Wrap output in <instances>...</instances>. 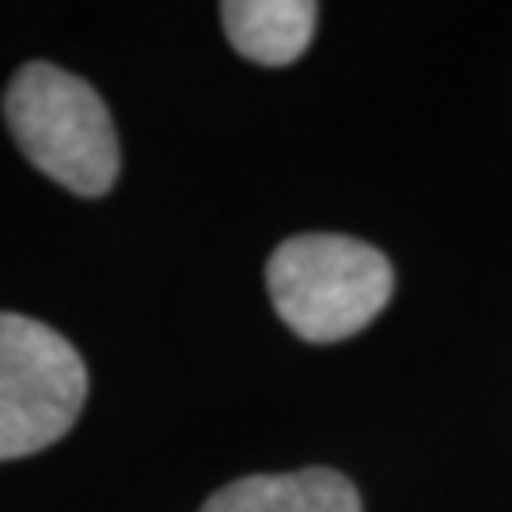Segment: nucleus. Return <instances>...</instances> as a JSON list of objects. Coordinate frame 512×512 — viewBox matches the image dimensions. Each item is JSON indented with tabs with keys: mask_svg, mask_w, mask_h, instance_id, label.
I'll use <instances>...</instances> for the list:
<instances>
[{
	"mask_svg": "<svg viewBox=\"0 0 512 512\" xmlns=\"http://www.w3.org/2000/svg\"><path fill=\"white\" fill-rule=\"evenodd\" d=\"M266 285L285 327L311 346H330L353 338L387 308L395 274L384 251L365 239L308 232L277 247Z\"/></svg>",
	"mask_w": 512,
	"mask_h": 512,
	"instance_id": "2",
	"label": "nucleus"
},
{
	"mask_svg": "<svg viewBox=\"0 0 512 512\" xmlns=\"http://www.w3.org/2000/svg\"><path fill=\"white\" fill-rule=\"evenodd\" d=\"M88 368L57 330L0 311V459L50 448L76 425Z\"/></svg>",
	"mask_w": 512,
	"mask_h": 512,
	"instance_id": "3",
	"label": "nucleus"
},
{
	"mask_svg": "<svg viewBox=\"0 0 512 512\" xmlns=\"http://www.w3.org/2000/svg\"><path fill=\"white\" fill-rule=\"evenodd\" d=\"M202 512H361V494L346 475L308 467L289 475H251L224 486Z\"/></svg>",
	"mask_w": 512,
	"mask_h": 512,
	"instance_id": "4",
	"label": "nucleus"
},
{
	"mask_svg": "<svg viewBox=\"0 0 512 512\" xmlns=\"http://www.w3.org/2000/svg\"><path fill=\"white\" fill-rule=\"evenodd\" d=\"M228 42L258 65H293L315 35L311 0H228L220 4Z\"/></svg>",
	"mask_w": 512,
	"mask_h": 512,
	"instance_id": "5",
	"label": "nucleus"
},
{
	"mask_svg": "<svg viewBox=\"0 0 512 512\" xmlns=\"http://www.w3.org/2000/svg\"><path fill=\"white\" fill-rule=\"evenodd\" d=\"M4 122L19 152L80 198H103L118 179V133L107 103L88 80L31 61L4 92Z\"/></svg>",
	"mask_w": 512,
	"mask_h": 512,
	"instance_id": "1",
	"label": "nucleus"
}]
</instances>
